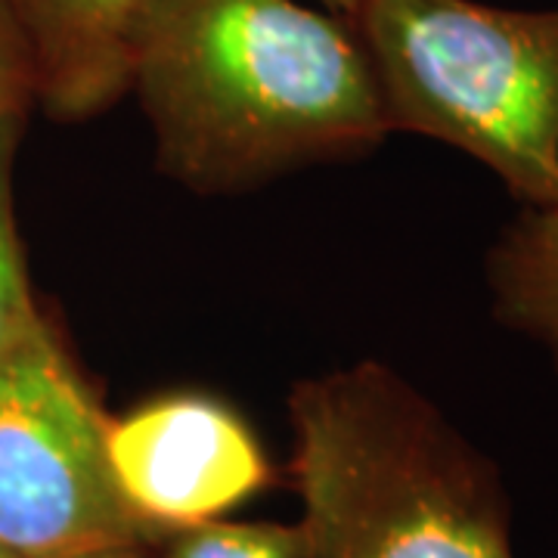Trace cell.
<instances>
[{
  "label": "cell",
  "mask_w": 558,
  "mask_h": 558,
  "mask_svg": "<svg viewBox=\"0 0 558 558\" xmlns=\"http://www.w3.org/2000/svg\"><path fill=\"white\" fill-rule=\"evenodd\" d=\"M156 546L159 556L153 558H299L295 527L260 521H205L165 531Z\"/></svg>",
  "instance_id": "9c48e42d"
},
{
  "label": "cell",
  "mask_w": 558,
  "mask_h": 558,
  "mask_svg": "<svg viewBox=\"0 0 558 558\" xmlns=\"http://www.w3.org/2000/svg\"><path fill=\"white\" fill-rule=\"evenodd\" d=\"M109 418L40 319L0 360V543L25 558L153 546L106 457Z\"/></svg>",
  "instance_id": "277c9868"
},
{
  "label": "cell",
  "mask_w": 558,
  "mask_h": 558,
  "mask_svg": "<svg viewBox=\"0 0 558 558\" xmlns=\"http://www.w3.org/2000/svg\"><path fill=\"white\" fill-rule=\"evenodd\" d=\"M131 90L168 174L233 190L391 134L354 25L299 0H156Z\"/></svg>",
  "instance_id": "6da1fadb"
},
{
  "label": "cell",
  "mask_w": 558,
  "mask_h": 558,
  "mask_svg": "<svg viewBox=\"0 0 558 558\" xmlns=\"http://www.w3.org/2000/svg\"><path fill=\"white\" fill-rule=\"evenodd\" d=\"M81 558H153V549L149 546H112V549L87 553Z\"/></svg>",
  "instance_id": "8fae6325"
},
{
  "label": "cell",
  "mask_w": 558,
  "mask_h": 558,
  "mask_svg": "<svg viewBox=\"0 0 558 558\" xmlns=\"http://www.w3.org/2000/svg\"><path fill=\"white\" fill-rule=\"evenodd\" d=\"M319 3H323L326 10L339 13V16H348V20H354V13L363 7V0H319Z\"/></svg>",
  "instance_id": "7c38bea8"
},
{
  "label": "cell",
  "mask_w": 558,
  "mask_h": 558,
  "mask_svg": "<svg viewBox=\"0 0 558 558\" xmlns=\"http://www.w3.org/2000/svg\"><path fill=\"white\" fill-rule=\"evenodd\" d=\"M299 558H515L497 472L376 363L292 395Z\"/></svg>",
  "instance_id": "7a4b0ae2"
},
{
  "label": "cell",
  "mask_w": 558,
  "mask_h": 558,
  "mask_svg": "<svg viewBox=\"0 0 558 558\" xmlns=\"http://www.w3.org/2000/svg\"><path fill=\"white\" fill-rule=\"evenodd\" d=\"M35 62L38 106L60 121L106 112L131 90L156 0H10Z\"/></svg>",
  "instance_id": "8992f818"
},
{
  "label": "cell",
  "mask_w": 558,
  "mask_h": 558,
  "mask_svg": "<svg viewBox=\"0 0 558 558\" xmlns=\"http://www.w3.org/2000/svg\"><path fill=\"white\" fill-rule=\"evenodd\" d=\"M351 25L391 131L444 140L558 208V10L363 0Z\"/></svg>",
  "instance_id": "3957f363"
},
{
  "label": "cell",
  "mask_w": 558,
  "mask_h": 558,
  "mask_svg": "<svg viewBox=\"0 0 558 558\" xmlns=\"http://www.w3.org/2000/svg\"><path fill=\"white\" fill-rule=\"evenodd\" d=\"M38 106L35 62L10 0H0V131H20Z\"/></svg>",
  "instance_id": "30bf717a"
},
{
  "label": "cell",
  "mask_w": 558,
  "mask_h": 558,
  "mask_svg": "<svg viewBox=\"0 0 558 558\" xmlns=\"http://www.w3.org/2000/svg\"><path fill=\"white\" fill-rule=\"evenodd\" d=\"M497 314L558 360V208H531L490 258Z\"/></svg>",
  "instance_id": "52a82bcc"
},
{
  "label": "cell",
  "mask_w": 558,
  "mask_h": 558,
  "mask_svg": "<svg viewBox=\"0 0 558 558\" xmlns=\"http://www.w3.org/2000/svg\"><path fill=\"white\" fill-rule=\"evenodd\" d=\"M0 558H25V556H20V553H13L10 546H3V543H0Z\"/></svg>",
  "instance_id": "4fadbf2b"
},
{
  "label": "cell",
  "mask_w": 558,
  "mask_h": 558,
  "mask_svg": "<svg viewBox=\"0 0 558 558\" xmlns=\"http://www.w3.org/2000/svg\"><path fill=\"white\" fill-rule=\"evenodd\" d=\"M106 457L131 512L161 534L218 521L270 478L245 422L218 400L193 395L109 422Z\"/></svg>",
  "instance_id": "5b68a950"
},
{
  "label": "cell",
  "mask_w": 558,
  "mask_h": 558,
  "mask_svg": "<svg viewBox=\"0 0 558 558\" xmlns=\"http://www.w3.org/2000/svg\"><path fill=\"white\" fill-rule=\"evenodd\" d=\"M20 131H0V360L32 336L40 314L25 274L16 211H13V153Z\"/></svg>",
  "instance_id": "ba28073f"
}]
</instances>
